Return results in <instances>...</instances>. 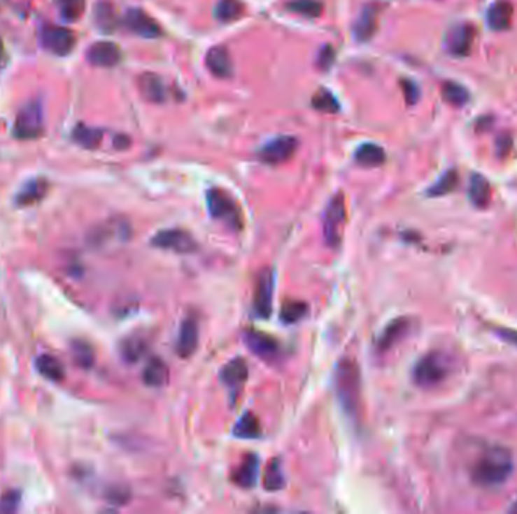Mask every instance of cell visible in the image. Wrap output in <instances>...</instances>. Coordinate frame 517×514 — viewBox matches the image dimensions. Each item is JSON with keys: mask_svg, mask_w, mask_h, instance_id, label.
<instances>
[{"mask_svg": "<svg viewBox=\"0 0 517 514\" xmlns=\"http://www.w3.org/2000/svg\"><path fill=\"white\" fill-rule=\"evenodd\" d=\"M514 463L509 450L502 446H493L487 450L472 469V478L484 489H495L502 485L513 473Z\"/></svg>", "mask_w": 517, "mask_h": 514, "instance_id": "obj_1", "label": "cell"}, {"mask_svg": "<svg viewBox=\"0 0 517 514\" xmlns=\"http://www.w3.org/2000/svg\"><path fill=\"white\" fill-rule=\"evenodd\" d=\"M336 397L346 415L355 416L360 409V371L354 360L344 358L334 369Z\"/></svg>", "mask_w": 517, "mask_h": 514, "instance_id": "obj_2", "label": "cell"}, {"mask_svg": "<svg viewBox=\"0 0 517 514\" xmlns=\"http://www.w3.org/2000/svg\"><path fill=\"white\" fill-rule=\"evenodd\" d=\"M449 374L448 356L440 351H431L418 360L413 368V382L420 388H432L444 382Z\"/></svg>", "mask_w": 517, "mask_h": 514, "instance_id": "obj_3", "label": "cell"}, {"mask_svg": "<svg viewBox=\"0 0 517 514\" xmlns=\"http://www.w3.org/2000/svg\"><path fill=\"white\" fill-rule=\"evenodd\" d=\"M44 131V115L40 101L27 103L18 112L14 122V136L18 139H35L40 138Z\"/></svg>", "mask_w": 517, "mask_h": 514, "instance_id": "obj_4", "label": "cell"}, {"mask_svg": "<svg viewBox=\"0 0 517 514\" xmlns=\"http://www.w3.org/2000/svg\"><path fill=\"white\" fill-rule=\"evenodd\" d=\"M209 213L213 219H218L233 228H239L242 223L241 212L234 199L221 189H211L206 195Z\"/></svg>", "mask_w": 517, "mask_h": 514, "instance_id": "obj_5", "label": "cell"}, {"mask_svg": "<svg viewBox=\"0 0 517 514\" xmlns=\"http://www.w3.org/2000/svg\"><path fill=\"white\" fill-rule=\"evenodd\" d=\"M40 40L45 50L56 56H67L76 45V35L67 27L56 24H44L40 32Z\"/></svg>", "mask_w": 517, "mask_h": 514, "instance_id": "obj_6", "label": "cell"}, {"mask_svg": "<svg viewBox=\"0 0 517 514\" xmlns=\"http://www.w3.org/2000/svg\"><path fill=\"white\" fill-rule=\"evenodd\" d=\"M346 208L345 198L342 193H337L330 203H328L324 213V239L328 246L337 247L341 243V226L345 221Z\"/></svg>", "mask_w": 517, "mask_h": 514, "instance_id": "obj_7", "label": "cell"}, {"mask_svg": "<svg viewBox=\"0 0 517 514\" xmlns=\"http://www.w3.org/2000/svg\"><path fill=\"white\" fill-rule=\"evenodd\" d=\"M152 244L159 247V249L173 251L176 254H191L199 247L190 233L177 230V228L156 233L152 239Z\"/></svg>", "mask_w": 517, "mask_h": 514, "instance_id": "obj_8", "label": "cell"}, {"mask_svg": "<svg viewBox=\"0 0 517 514\" xmlns=\"http://www.w3.org/2000/svg\"><path fill=\"white\" fill-rule=\"evenodd\" d=\"M475 26L469 23L455 24L445 35V49L455 58H463L471 53L475 41Z\"/></svg>", "mask_w": 517, "mask_h": 514, "instance_id": "obj_9", "label": "cell"}, {"mask_svg": "<svg viewBox=\"0 0 517 514\" xmlns=\"http://www.w3.org/2000/svg\"><path fill=\"white\" fill-rule=\"evenodd\" d=\"M129 235H130L129 223L123 221V219H112V221L101 223L94 230V233L90 235V242L94 246L103 247L112 243L125 242Z\"/></svg>", "mask_w": 517, "mask_h": 514, "instance_id": "obj_10", "label": "cell"}, {"mask_svg": "<svg viewBox=\"0 0 517 514\" xmlns=\"http://www.w3.org/2000/svg\"><path fill=\"white\" fill-rule=\"evenodd\" d=\"M272 296H274V273L267 269L260 272L255 291V312L259 318L267 320L271 316Z\"/></svg>", "mask_w": 517, "mask_h": 514, "instance_id": "obj_11", "label": "cell"}, {"mask_svg": "<svg viewBox=\"0 0 517 514\" xmlns=\"http://www.w3.org/2000/svg\"><path fill=\"white\" fill-rule=\"evenodd\" d=\"M295 149L297 140L292 136H280L263 145V148L259 152V157L260 160L265 161V163L278 165L292 157Z\"/></svg>", "mask_w": 517, "mask_h": 514, "instance_id": "obj_12", "label": "cell"}, {"mask_svg": "<svg viewBox=\"0 0 517 514\" xmlns=\"http://www.w3.org/2000/svg\"><path fill=\"white\" fill-rule=\"evenodd\" d=\"M125 24L130 32L147 38V40H153V38L161 35V27H159L155 18L150 17L143 9H127L125 14Z\"/></svg>", "mask_w": 517, "mask_h": 514, "instance_id": "obj_13", "label": "cell"}, {"mask_svg": "<svg viewBox=\"0 0 517 514\" xmlns=\"http://www.w3.org/2000/svg\"><path fill=\"white\" fill-rule=\"evenodd\" d=\"M199 323L195 318L187 317L182 321V326L178 329V335L176 341V351L182 359L190 358L195 353L197 347H199Z\"/></svg>", "mask_w": 517, "mask_h": 514, "instance_id": "obj_14", "label": "cell"}, {"mask_svg": "<svg viewBox=\"0 0 517 514\" xmlns=\"http://www.w3.org/2000/svg\"><path fill=\"white\" fill-rule=\"evenodd\" d=\"M87 59L90 64L96 66H103V68H111L115 66L121 59L120 47L111 41H99L90 45L87 52Z\"/></svg>", "mask_w": 517, "mask_h": 514, "instance_id": "obj_15", "label": "cell"}, {"mask_svg": "<svg viewBox=\"0 0 517 514\" xmlns=\"http://www.w3.org/2000/svg\"><path fill=\"white\" fill-rule=\"evenodd\" d=\"M243 339L253 353L262 359H274L278 355V342L265 332L247 330Z\"/></svg>", "mask_w": 517, "mask_h": 514, "instance_id": "obj_16", "label": "cell"}, {"mask_svg": "<svg viewBox=\"0 0 517 514\" xmlns=\"http://www.w3.org/2000/svg\"><path fill=\"white\" fill-rule=\"evenodd\" d=\"M248 379V365L242 358H234L229 360L221 368V380L222 383L230 388L232 391H236Z\"/></svg>", "mask_w": 517, "mask_h": 514, "instance_id": "obj_17", "label": "cell"}, {"mask_svg": "<svg viewBox=\"0 0 517 514\" xmlns=\"http://www.w3.org/2000/svg\"><path fill=\"white\" fill-rule=\"evenodd\" d=\"M206 66L216 78H230L233 73V62L225 47H212L206 54Z\"/></svg>", "mask_w": 517, "mask_h": 514, "instance_id": "obj_18", "label": "cell"}, {"mask_svg": "<svg viewBox=\"0 0 517 514\" xmlns=\"http://www.w3.org/2000/svg\"><path fill=\"white\" fill-rule=\"evenodd\" d=\"M513 5L509 0H497L487 9V24L492 31H505L509 29L513 20Z\"/></svg>", "mask_w": 517, "mask_h": 514, "instance_id": "obj_19", "label": "cell"}, {"mask_svg": "<svg viewBox=\"0 0 517 514\" xmlns=\"http://www.w3.org/2000/svg\"><path fill=\"white\" fill-rule=\"evenodd\" d=\"M259 466L260 460L256 454L246 455V459L242 460L239 468L233 473V481L243 489L255 487L259 480Z\"/></svg>", "mask_w": 517, "mask_h": 514, "instance_id": "obj_20", "label": "cell"}, {"mask_svg": "<svg viewBox=\"0 0 517 514\" xmlns=\"http://www.w3.org/2000/svg\"><path fill=\"white\" fill-rule=\"evenodd\" d=\"M47 190H49V183L44 178H34L31 182H27L18 190L15 196V203L20 207L34 205L40 203L41 199L45 196Z\"/></svg>", "mask_w": 517, "mask_h": 514, "instance_id": "obj_21", "label": "cell"}, {"mask_svg": "<svg viewBox=\"0 0 517 514\" xmlns=\"http://www.w3.org/2000/svg\"><path fill=\"white\" fill-rule=\"evenodd\" d=\"M378 23V8L375 5H368L363 8L360 17L357 18L354 26V35L359 41H368L377 31Z\"/></svg>", "mask_w": 517, "mask_h": 514, "instance_id": "obj_22", "label": "cell"}, {"mask_svg": "<svg viewBox=\"0 0 517 514\" xmlns=\"http://www.w3.org/2000/svg\"><path fill=\"white\" fill-rule=\"evenodd\" d=\"M139 92L147 101L162 103L165 100V87L157 74L144 73L138 80Z\"/></svg>", "mask_w": 517, "mask_h": 514, "instance_id": "obj_23", "label": "cell"}, {"mask_svg": "<svg viewBox=\"0 0 517 514\" xmlns=\"http://www.w3.org/2000/svg\"><path fill=\"white\" fill-rule=\"evenodd\" d=\"M144 383L150 388H162L170 380V369H168L164 360L153 358L148 360L143 371Z\"/></svg>", "mask_w": 517, "mask_h": 514, "instance_id": "obj_24", "label": "cell"}, {"mask_svg": "<svg viewBox=\"0 0 517 514\" xmlns=\"http://www.w3.org/2000/svg\"><path fill=\"white\" fill-rule=\"evenodd\" d=\"M409 329H410V323L406 318H399V320L392 321L390 325L383 330L377 347L381 351L389 350L390 347H393L395 344H397L398 341H401L404 337L407 335Z\"/></svg>", "mask_w": 517, "mask_h": 514, "instance_id": "obj_25", "label": "cell"}, {"mask_svg": "<svg viewBox=\"0 0 517 514\" xmlns=\"http://www.w3.org/2000/svg\"><path fill=\"white\" fill-rule=\"evenodd\" d=\"M94 22L103 34H111L117 29V13L111 2H99L94 8Z\"/></svg>", "mask_w": 517, "mask_h": 514, "instance_id": "obj_26", "label": "cell"}, {"mask_svg": "<svg viewBox=\"0 0 517 514\" xmlns=\"http://www.w3.org/2000/svg\"><path fill=\"white\" fill-rule=\"evenodd\" d=\"M490 195L492 189L487 178L479 174H474L471 177V182H469V199H471V203L478 208H484L490 201Z\"/></svg>", "mask_w": 517, "mask_h": 514, "instance_id": "obj_27", "label": "cell"}, {"mask_svg": "<svg viewBox=\"0 0 517 514\" xmlns=\"http://www.w3.org/2000/svg\"><path fill=\"white\" fill-rule=\"evenodd\" d=\"M148 342L144 337L132 335L126 338L120 346V353L129 364H135L147 353Z\"/></svg>", "mask_w": 517, "mask_h": 514, "instance_id": "obj_28", "label": "cell"}, {"mask_svg": "<svg viewBox=\"0 0 517 514\" xmlns=\"http://www.w3.org/2000/svg\"><path fill=\"white\" fill-rule=\"evenodd\" d=\"M386 154L380 145L375 144H363L355 151V161L364 168H375L384 163Z\"/></svg>", "mask_w": 517, "mask_h": 514, "instance_id": "obj_29", "label": "cell"}, {"mask_svg": "<svg viewBox=\"0 0 517 514\" xmlns=\"http://www.w3.org/2000/svg\"><path fill=\"white\" fill-rule=\"evenodd\" d=\"M233 434L239 437V439H257L260 436L259 418L255 413L246 412L234 424Z\"/></svg>", "mask_w": 517, "mask_h": 514, "instance_id": "obj_30", "label": "cell"}, {"mask_svg": "<svg viewBox=\"0 0 517 514\" xmlns=\"http://www.w3.org/2000/svg\"><path fill=\"white\" fill-rule=\"evenodd\" d=\"M73 139L82 148L96 149L103 140V131L94 127H88L85 124H79L76 128L73 130Z\"/></svg>", "mask_w": 517, "mask_h": 514, "instance_id": "obj_31", "label": "cell"}, {"mask_svg": "<svg viewBox=\"0 0 517 514\" xmlns=\"http://www.w3.org/2000/svg\"><path fill=\"white\" fill-rule=\"evenodd\" d=\"M35 364L40 373L49 380H53V382H61L65 376V369L64 365L61 364V360H58L52 355H41L36 359Z\"/></svg>", "mask_w": 517, "mask_h": 514, "instance_id": "obj_32", "label": "cell"}, {"mask_svg": "<svg viewBox=\"0 0 517 514\" xmlns=\"http://www.w3.org/2000/svg\"><path fill=\"white\" fill-rule=\"evenodd\" d=\"M243 5L241 0H220L215 6V17L222 23H230L238 20L243 14Z\"/></svg>", "mask_w": 517, "mask_h": 514, "instance_id": "obj_33", "label": "cell"}, {"mask_svg": "<svg viewBox=\"0 0 517 514\" xmlns=\"http://www.w3.org/2000/svg\"><path fill=\"white\" fill-rule=\"evenodd\" d=\"M64 22L74 23L85 13V0H55Z\"/></svg>", "mask_w": 517, "mask_h": 514, "instance_id": "obj_34", "label": "cell"}, {"mask_svg": "<svg viewBox=\"0 0 517 514\" xmlns=\"http://www.w3.org/2000/svg\"><path fill=\"white\" fill-rule=\"evenodd\" d=\"M71 356L76 365L83 369H90L96 360V353H94L92 347L85 341H73L71 342Z\"/></svg>", "mask_w": 517, "mask_h": 514, "instance_id": "obj_35", "label": "cell"}, {"mask_svg": "<svg viewBox=\"0 0 517 514\" xmlns=\"http://www.w3.org/2000/svg\"><path fill=\"white\" fill-rule=\"evenodd\" d=\"M441 95H444V100L446 103H449L451 106L455 108H462L469 101V92L462 85H458L455 82H446L441 87Z\"/></svg>", "mask_w": 517, "mask_h": 514, "instance_id": "obj_36", "label": "cell"}, {"mask_svg": "<svg viewBox=\"0 0 517 514\" xmlns=\"http://www.w3.org/2000/svg\"><path fill=\"white\" fill-rule=\"evenodd\" d=\"M285 473L280 462L276 459L268 464V469L263 477V487L268 492H278L285 487Z\"/></svg>", "mask_w": 517, "mask_h": 514, "instance_id": "obj_37", "label": "cell"}, {"mask_svg": "<svg viewBox=\"0 0 517 514\" xmlns=\"http://www.w3.org/2000/svg\"><path fill=\"white\" fill-rule=\"evenodd\" d=\"M286 8L289 11L309 18H316L323 13V3L319 0H290Z\"/></svg>", "mask_w": 517, "mask_h": 514, "instance_id": "obj_38", "label": "cell"}, {"mask_svg": "<svg viewBox=\"0 0 517 514\" xmlns=\"http://www.w3.org/2000/svg\"><path fill=\"white\" fill-rule=\"evenodd\" d=\"M458 183V175L454 169H449L446 170V172L441 175L437 182L432 184L430 189H428V195L430 196H444L449 192H453V190L455 189Z\"/></svg>", "mask_w": 517, "mask_h": 514, "instance_id": "obj_39", "label": "cell"}, {"mask_svg": "<svg viewBox=\"0 0 517 514\" xmlns=\"http://www.w3.org/2000/svg\"><path fill=\"white\" fill-rule=\"evenodd\" d=\"M312 104H313V108L316 110L327 112V113H336V112H339V109H341L339 101H337L334 95L327 89H319L313 95Z\"/></svg>", "mask_w": 517, "mask_h": 514, "instance_id": "obj_40", "label": "cell"}, {"mask_svg": "<svg viewBox=\"0 0 517 514\" xmlns=\"http://www.w3.org/2000/svg\"><path fill=\"white\" fill-rule=\"evenodd\" d=\"M307 314V304L303 302H288L283 304L281 308V314L280 318L286 325H292V323H297L302 318H304V316Z\"/></svg>", "mask_w": 517, "mask_h": 514, "instance_id": "obj_41", "label": "cell"}, {"mask_svg": "<svg viewBox=\"0 0 517 514\" xmlns=\"http://www.w3.org/2000/svg\"><path fill=\"white\" fill-rule=\"evenodd\" d=\"M18 504H20V493L14 492V490H9L3 494L2 501H0V510L6 511V513L15 511L17 507H18Z\"/></svg>", "mask_w": 517, "mask_h": 514, "instance_id": "obj_42", "label": "cell"}, {"mask_svg": "<svg viewBox=\"0 0 517 514\" xmlns=\"http://www.w3.org/2000/svg\"><path fill=\"white\" fill-rule=\"evenodd\" d=\"M402 91H404V95H406V98L410 104L416 103L418 98H419V89L418 87L413 82H409V80H404L402 82Z\"/></svg>", "mask_w": 517, "mask_h": 514, "instance_id": "obj_43", "label": "cell"}, {"mask_svg": "<svg viewBox=\"0 0 517 514\" xmlns=\"http://www.w3.org/2000/svg\"><path fill=\"white\" fill-rule=\"evenodd\" d=\"M513 147V142H511V138L509 135H504L501 136L500 139L496 140V152L497 156L502 157V156H507L510 152Z\"/></svg>", "mask_w": 517, "mask_h": 514, "instance_id": "obj_44", "label": "cell"}, {"mask_svg": "<svg viewBox=\"0 0 517 514\" xmlns=\"http://www.w3.org/2000/svg\"><path fill=\"white\" fill-rule=\"evenodd\" d=\"M319 66H321L323 70H327L328 66H330L333 64V49L332 47H325V49L321 52V54H319Z\"/></svg>", "mask_w": 517, "mask_h": 514, "instance_id": "obj_45", "label": "cell"}, {"mask_svg": "<svg viewBox=\"0 0 517 514\" xmlns=\"http://www.w3.org/2000/svg\"><path fill=\"white\" fill-rule=\"evenodd\" d=\"M497 337H501L504 341L510 342V344H514L517 347V332L516 330H510V329H501L496 332Z\"/></svg>", "mask_w": 517, "mask_h": 514, "instance_id": "obj_46", "label": "cell"}, {"mask_svg": "<svg viewBox=\"0 0 517 514\" xmlns=\"http://www.w3.org/2000/svg\"><path fill=\"white\" fill-rule=\"evenodd\" d=\"M3 56H5L3 45H2V41H0V65H2V62H3Z\"/></svg>", "mask_w": 517, "mask_h": 514, "instance_id": "obj_47", "label": "cell"}, {"mask_svg": "<svg viewBox=\"0 0 517 514\" xmlns=\"http://www.w3.org/2000/svg\"><path fill=\"white\" fill-rule=\"evenodd\" d=\"M511 511H517V501H516V507H513Z\"/></svg>", "mask_w": 517, "mask_h": 514, "instance_id": "obj_48", "label": "cell"}]
</instances>
